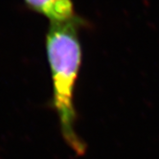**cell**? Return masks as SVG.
I'll return each instance as SVG.
<instances>
[{"label":"cell","instance_id":"obj_1","mask_svg":"<svg viewBox=\"0 0 159 159\" xmlns=\"http://www.w3.org/2000/svg\"><path fill=\"white\" fill-rule=\"evenodd\" d=\"M79 16L62 22H51L46 34V54L53 84L52 106L58 116L61 134L67 147L78 156L86 152V145L77 131L75 89L83 61Z\"/></svg>","mask_w":159,"mask_h":159},{"label":"cell","instance_id":"obj_2","mask_svg":"<svg viewBox=\"0 0 159 159\" xmlns=\"http://www.w3.org/2000/svg\"><path fill=\"white\" fill-rule=\"evenodd\" d=\"M34 12L50 19L51 22H62L78 16L72 0H24Z\"/></svg>","mask_w":159,"mask_h":159}]
</instances>
